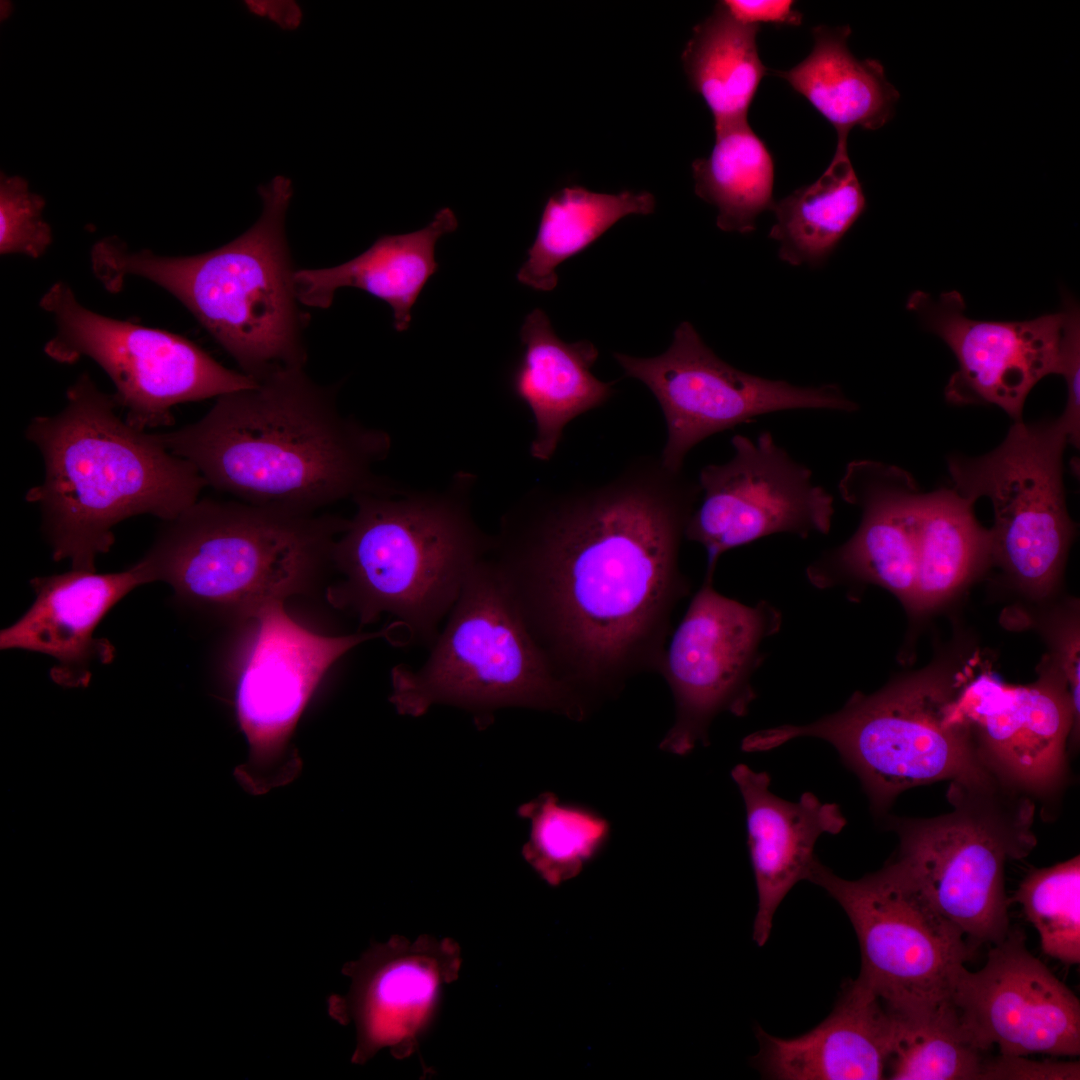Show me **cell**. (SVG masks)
I'll return each mask as SVG.
<instances>
[{"instance_id": "cell-1", "label": "cell", "mask_w": 1080, "mask_h": 1080, "mask_svg": "<svg viewBox=\"0 0 1080 1080\" xmlns=\"http://www.w3.org/2000/svg\"><path fill=\"white\" fill-rule=\"evenodd\" d=\"M697 480L660 455L595 484L538 487L506 511L491 558L546 663L591 708L659 672L672 613L691 590L679 564Z\"/></svg>"}, {"instance_id": "cell-2", "label": "cell", "mask_w": 1080, "mask_h": 1080, "mask_svg": "<svg viewBox=\"0 0 1080 1080\" xmlns=\"http://www.w3.org/2000/svg\"><path fill=\"white\" fill-rule=\"evenodd\" d=\"M336 394L304 367L286 369L219 396L196 422L156 434L207 486L251 504L317 512L401 491L374 470L389 435L343 414Z\"/></svg>"}, {"instance_id": "cell-3", "label": "cell", "mask_w": 1080, "mask_h": 1080, "mask_svg": "<svg viewBox=\"0 0 1080 1080\" xmlns=\"http://www.w3.org/2000/svg\"><path fill=\"white\" fill-rule=\"evenodd\" d=\"M117 406L83 373L63 409L34 417L25 431L44 462L42 483L25 499L40 508L53 559L72 569L95 571L121 521L140 514L170 521L207 486L192 463L118 416Z\"/></svg>"}, {"instance_id": "cell-4", "label": "cell", "mask_w": 1080, "mask_h": 1080, "mask_svg": "<svg viewBox=\"0 0 1080 1080\" xmlns=\"http://www.w3.org/2000/svg\"><path fill=\"white\" fill-rule=\"evenodd\" d=\"M258 193L263 203L259 219L209 252L162 256L131 250L116 236L100 239L91 250L92 271L106 290L119 292L128 276L162 287L257 382L305 366L308 320L296 295L285 231L292 182L278 175L260 185Z\"/></svg>"}, {"instance_id": "cell-5", "label": "cell", "mask_w": 1080, "mask_h": 1080, "mask_svg": "<svg viewBox=\"0 0 1080 1080\" xmlns=\"http://www.w3.org/2000/svg\"><path fill=\"white\" fill-rule=\"evenodd\" d=\"M473 478L460 473L439 492L400 491L355 498L333 549L340 579L327 590L360 627L383 615L399 628L398 645L431 648L493 536L473 518Z\"/></svg>"}, {"instance_id": "cell-6", "label": "cell", "mask_w": 1080, "mask_h": 1080, "mask_svg": "<svg viewBox=\"0 0 1080 1080\" xmlns=\"http://www.w3.org/2000/svg\"><path fill=\"white\" fill-rule=\"evenodd\" d=\"M348 520L240 500H197L165 521L140 559L151 582L184 603L248 621L304 592L326 565Z\"/></svg>"}, {"instance_id": "cell-7", "label": "cell", "mask_w": 1080, "mask_h": 1080, "mask_svg": "<svg viewBox=\"0 0 1080 1080\" xmlns=\"http://www.w3.org/2000/svg\"><path fill=\"white\" fill-rule=\"evenodd\" d=\"M962 690L936 671L899 676L874 693L856 691L841 709L810 723L753 732L741 749L764 752L797 738L822 739L859 778L872 811L882 815L907 789L996 776L978 754Z\"/></svg>"}, {"instance_id": "cell-8", "label": "cell", "mask_w": 1080, "mask_h": 1080, "mask_svg": "<svg viewBox=\"0 0 1080 1080\" xmlns=\"http://www.w3.org/2000/svg\"><path fill=\"white\" fill-rule=\"evenodd\" d=\"M389 697L401 715L435 704L462 708L478 728L505 707L584 720L591 707L552 672L509 602L491 554L471 572L448 620L417 669L391 670Z\"/></svg>"}, {"instance_id": "cell-9", "label": "cell", "mask_w": 1080, "mask_h": 1080, "mask_svg": "<svg viewBox=\"0 0 1080 1080\" xmlns=\"http://www.w3.org/2000/svg\"><path fill=\"white\" fill-rule=\"evenodd\" d=\"M233 685V707L246 738L245 761L234 772L252 795L292 782L302 759L292 740L297 724L329 669L357 645L378 637L393 642L397 626L375 633L323 635L286 611L283 601L259 609Z\"/></svg>"}, {"instance_id": "cell-10", "label": "cell", "mask_w": 1080, "mask_h": 1080, "mask_svg": "<svg viewBox=\"0 0 1080 1080\" xmlns=\"http://www.w3.org/2000/svg\"><path fill=\"white\" fill-rule=\"evenodd\" d=\"M39 304L56 325L44 352L60 363L82 357L97 363L116 388L114 398L126 411L125 420L137 429L170 426L171 410L178 404L257 385L178 334L86 308L63 281L54 283Z\"/></svg>"}, {"instance_id": "cell-11", "label": "cell", "mask_w": 1080, "mask_h": 1080, "mask_svg": "<svg viewBox=\"0 0 1080 1080\" xmlns=\"http://www.w3.org/2000/svg\"><path fill=\"white\" fill-rule=\"evenodd\" d=\"M1067 443L1058 419L1020 420L988 454L948 459L953 489L973 501L985 496L992 503L991 560L1034 596L1053 588L1074 531L1062 480Z\"/></svg>"}, {"instance_id": "cell-12", "label": "cell", "mask_w": 1080, "mask_h": 1080, "mask_svg": "<svg viewBox=\"0 0 1080 1080\" xmlns=\"http://www.w3.org/2000/svg\"><path fill=\"white\" fill-rule=\"evenodd\" d=\"M808 881L822 887L847 914L861 952L859 978L892 1012L950 1000L969 957L963 932L891 864L846 880L814 861Z\"/></svg>"}, {"instance_id": "cell-13", "label": "cell", "mask_w": 1080, "mask_h": 1080, "mask_svg": "<svg viewBox=\"0 0 1080 1080\" xmlns=\"http://www.w3.org/2000/svg\"><path fill=\"white\" fill-rule=\"evenodd\" d=\"M624 375L641 381L662 410L667 439L665 467L683 470L703 440L756 418L787 410L851 413L858 405L834 383L796 386L743 372L719 358L689 322L675 329L669 348L655 357L614 353Z\"/></svg>"}, {"instance_id": "cell-14", "label": "cell", "mask_w": 1080, "mask_h": 1080, "mask_svg": "<svg viewBox=\"0 0 1080 1080\" xmlns=\"http://www.w3.org/2000/svg\"><path fill=\"white\" fill-rule=\"evenodd\" d=\"M704 579L666 648L659 672L675 702V720L659 748L684 756L709 745L714 718L748 714L757 698L752 678L763 664V642L776 635L781 611L766 600L746 605Z\"/></svg>"}, {"instance_id": "cell-15", "label": "cell", "mask_w": 1080, "mask_h": 1080, "mask_svg": "<svg viewBox=\"0 0 1080 1080\" xmlns=\"http://www.w3.org/2000/svg\"><path fill=\"white\" fill-rule=\"evenodd\" d=\"M733 456L701 469L700 500L685 538L707 553L704 579L714 580L719 558L761 538L788 533L802 539L828 534L835 512L830 492L813 482L812 471L796 461L768 432L754 441L731 438Z\"/></svg>"}, {"instance_id": "cell-16", "label": "cell", "mask_w": 1080, "mask_h": 1080, "mask_svg": "<svg viewBox=\"0 0 1080 1080\" xmlns=\"http://www.w3.org/2000/svg\"><path fill=\"white\" fill-rule=\"evenodd\" d=\"M461 963L454 940L431 935L414 940L396 935L347 963L342 973L350 979L349 989L329 998L328 1012L355 1029L352 1063L365 1064L381 1050L399 1060L413 1055Z\"/></svg>"}, {"instance_id": "cell-17", "label": "cell", "mask_w": 1080, "mask_h": 1080, "mask_svg": "<svg viewBox=\"0 0 1080 1080\" xmlns=\"http://www.w3.org/2000/svg\"><path fill=\"white\" fill-rule=\"evenodd\" d=\"M1026 937L1010 928L993 944L985 966L957 971L950 1000L961 1022L983 1051L1000 1054L1080 1053V1002L1026 948Z\"/></svg>"}, {"instance_id": "cell-18", "label": "cell", "mask_w": 1080, "mask_h": 1080, "mask_svg": "<svg viewBox=\"0 0 1080 1080\" xmlns=\"http://www.w3.org/2000/svg\"><path fill=\"white\" fill-rule=\"evenodd\" d=\"M899 836L889 862L975 945L996 944L1010 930L1004 867L1017 852L960 809L931 819L890 817Z\"/></svg>"}, {"instance_id": "cell-19", "label": "cell", "mask_w": 1080, "mask_h": 1080, "mask_svg": "<svg viewBox=\"0 0 1080 1080\" xmlns=\"http://www.w3.org/2000/svg\"><path fill=\"white\" fill-rule=\"evenodd\" d=\"M907 308L955 355L958 369L944 391L950 403L993 404L1020 421L1032 388L1047 375H1060L1062 310L1023 321L976 320L965 314L964 299L956 290L937 298L915 291Z\"/></svg>"}, {"instance_id": "cell-20", "label": "cell", "mask_w": 1080, "mask_h": 1080, "mask_svg": "<svg viewBox=\"0 0 1080 1080\" xmlns=\"http://www.w3.org/2000/svg\"><path fill=\"white\" fill-rule=\"evenodd\" d=\"M838 490L861 510L859 527L807 566V580L820 590L845 588L848 595L860 584L877 585L913 611L922 495L915 479L895 465L856 460L847 465Z\"/></svg>"}, {"instance_id": "cell-21", "label": "cell", "mask_w": 1080, "mask_h": 1080, "mask_svg": "<svg viewBox=\"0 0 1080 1080\" xmlns=\"http://www.w3.org/2000/svg\"><path fill=\"white\" fill-rule=\"evenodd\" d=\"M962 701L978 754L996 776L1024 792L1058 786L1068 735L1079 727L1060 672L1027 686L981 677L964 686Z\"/></svg>"}, {"instance_id": "cell-22", "label": "cell", "mask_w": 1080, "mask_h": 1080, "mask_svg": "<svg viewBox=\"0 0 1080 1080\" xmlns=\"http://www.w3.org/2000/svg\"><path fill=\"white\" fill-rule=\"evenodd\" d=\"M151 583L139 560L126 570L97 574L72 569L34 577L29 609L0 633V648L52 657L51 678L64 686H86L94 664H109L115 647L94 632L103 617L136 587Z\"/></svg>"}, {"instance_id": "cell-23", "label": "cell", "mask_w": 1080, "mask_h": 1080, "mask_svg": "<svg viewBox=\"0 0 1080 1080\" xmlns=\"http://www.w3.org/2000/svg\"><path fill=\"white\" fill-rule=\"evenodd\" d=\"M731 777L744 801L748 847L758 908L753 939L768 941L773 918L782 900L801 880H807L816 860L814 847L823 834L836 835L847 820L839 805L822 802L812 792L792 802L770 790L771 777L746 764H737Z\"/></svg>"}, {"instance_id": "cell-24", "label": "cell", "mask_w": 1080, "mask_h": 1080, "mask_svg": "<svg viewBox=\"0 0 1080 1080\" xmlns=\"http://www.w3.org/2000/svg\"><path fill=\"white\" fill-rule=\"evenodd\" d=\"M758 1031L757 1063L769 1078L878 1080L886 1078L894 1021L876 992L857 977L811 1031L794 1038Z\"/></svg>"}, {"instance_id": "cell-25", "label": "cell", "mask_w": 1080, "mask_h": 1080, "mask_svg": "<svg viewBox=\"0 0 1080 1080\" xmlns=\"http://www.w3.org/2000/svg\"><path fill=\"white\" fill-rule=\"evenodd\" d=\"M520 339L523 353L513 371L511 387L534 418L530 454L548 461L567 424L607 403L614 394V382L601 381L591 372L599 355L592 342L563 341L539 308L525 317Z\"/></svg>"}, {"instance_id": "cell-26", "label": "cell", "mask_w": 1080, "mask_h": 1080, "mask_svg": "<svg viewBox=\"0 0 1080 1080\" xmlns=\"http://www.w3.org/2000/svg\"><path fill=\"white\" fill-rule=\"evenodd\" d=\"M457 227L456 215L445 207L424 228L383 235L366 251L343 264L296 270L297 298L302 306L326 309L338 289L355 287L385 301L393 310L394 328L405 331L418 296L438 270L436 244Z\"/></svg>"}, {"instance_id": "cell-27", "label": "cell", "mask_w": 1080, "mask_h": 1080, "mask_svg": "<svg viewBox=\"0 0 1080 1080\" xmlns=\"http://www.w3.org/2000/svg\"><path fill=\"white\" fill-rule=\"evenodd\" d=\"M849 26L812 29L810 54L787 71H774L836 129L847 136L856 126L876 130L894 115L899 92L873 59L859 60L847 46Z\"/></svg>"}, {"instance_id": "cell-28", "label": "cell", "mask_w": 1080, "mask_h": 1080, "mask_svg": "<svg viewBox=\"0 0 1080 1080\" xmlns=\"http://www.w3.org/2000/svg\"><path fill=\"white\" fill-rule=\"evenodd\" d=\"M866 198L847 151L838 136L834 156L812 184L774 202L776 222L769 238L779 244V258L792 265H823L863 214Z\"/></svg>"}, {"instance_id": "cell-29", "label": "cell", "mask_w": 1080, "mask_h": 1080, "mask_svg": "<svg viewBox=\"0 0 1080 1080\" xmlns=\"http://www.w3.org/2000/svg\"><path fill=\"white\" fill-rule=\"evenodd\" d=\"M760 25L735 18L716 3L710 16L696 25L682 53L691 89L712 113L714 129L747 121V112L767 73L759 58L756 36Z\"/></svg>"}, {"instance_id": "cell-30", "label": "cell", "mask_w": 1080, "mask_h": 1080, "mask_svg": "<svg viewBox=\"0 0 1080 1080\" xmlns=\"http://www.w3.org/2000/svg\"><path fill=\"white\" fill-rule=\"evenodd\" d=\"M974 503L955 489L922 493L912 612L941 604L991 561L990 533L976 520Z\"/></svg>"}, {"instance_id": "cell-31", "label": "cell", "mask_w": 1080, "mask_h": 1080, "mask_svg": "<svg viewBox=\"0 0 1080 1080\" xmlns=\"http://www.w3.org/2000/svg\"><path fill=\"white\" fill-rule=\"evenodd\" d=\"M655 205L654 195L647 191L607 194L577 185L556 191L545 203L517 280L536 290H553L561 263L583 251L623 217L651 214Z\"/></svg>"}, {"instance_id": "cell-32", "label": "cell", "mask_w": 1080, "mask_h": 1080, "mask_svg": "<svg viewBox=\"0 0 1080 1080\" xmlns=\"http://www.w3.org/2000/svg\"><path fill=\"white\" fill-rule=\"evenodd\" d=\"M715 135L710 155L692 163L695 193L717 207L719 229L750 233L756 229L757 216L775 202L773 157L747 121L716 130Z\"/></svg>"}, {"instance_id": "cell-33", "label": "cell", "mask_w": 1080, "mask_h": 1080, "mask_svg": "<svg viewBox=\"0 0 1080 1080\" xmlns=\"http://www.w3.org/2000/svg\"><path fill=\"white\" fill-rule=\"evenodd\" d=\"M889 1012L894 1033L886 1078L979 1080L985 1051L973 1041L951 1000L915 1011Z\"/></svg>"}, {"instance_id": "cell-34", "label": "cell", "mask_w": 1080, "mask_h": 1080, "mask_svg": "<svg viewBox=\"0 0 1080 1080\" xmlns=\"http://www.w3.org/2000/svg\"><path fill=\"white\" fill-rule=\"evenodd\" d=\"M530 821V835L522 855L549 885L558 886L576 877L604 848L610 824L585 806L561 802L544 792L517 811Z\"/></svg>"}, {"instance_id": "cell-35", "label": "cell", "mask_w": 1080, "mask_h": 1080, "mask_svg": "<svg viewBox=\"0 0 1080 1080\" xmlns=\"http://www.w3.org/2000/svg\"><path fill=\"white\" fill-rule=\"evenodd\" d=\"M1014 900L1040 936L1043 952L1066 965L1080 962V858L1032 870Z\"/></svg>"}, {"instance_id": "cell-36", "label": "cell", "mask_w": 1080, "mask_h": 1080, "mask_svg": "<svg viewBox=\"0 0 1080 1080\" xmlns=\"http://www.w3.org/2000/svg\"><path fill=\"white\" fill-rule=\"evenodd\" d=\"M45 200L28 189L20 176H0V253L39 258L52 243L51 227L42 219Z\"/></svg>"}, {"instance_id": "cell-37", "label": "cell", "mask_w": 1080, "mask_h": 1080, "mask_svg": "<svg viewBox=\"0 0 1080 1080\" xmlns=\"http://www.w3.org/2000/svg\"><path fill=\"white\" fill-rule=\"evenodd\" d=\"M1062 301L1065 328L1060 375L1064 377L1067 385V404L1058 420L1068 435L1069 443L1078 447L1080 439V314L1078 304L1068 292H1062Z\"/></svg>"}, {"instance_id": "cell-38", "label": "cell", "mask_w": 1080, "mask_h": 1080, "mask_svg": "<svg viewBox=\"0 0 1080 1080\" xmlns=\"http://www.w3.org/2000/svg\"><path fill=\"white\" fill-rule=\"evenodd\" d=\"M1079 1061H1036L1020 1055L985 1058L979 1080H1078Z\"/></svg>"}, {"instance_id": "cell-39", "label": "cell", "mask_w": 1080, "mask_h": 1080, "mask_svg": "<svg viewBox=\"0 0 1080 1080\" xmlns=\"http://www.w3.org/2000/svg\"><path fill=\"white\" fill-rule=\"evenodd\" d=\"M723 3L735 18L747 24L798 26L802 22V14L794 9L793 1L726 0Z\"/></svg>"}, {"instance_id": "cell-40", "label": "cell", "mask_w": 1080, "mask_h": 1080, "mask_svg": "<svg viewBox=\"0 0 1080 1080\" xmlns=\"http://www.w3.org/2000/svg\"><path fill=\"white\" fill-rule=\"evenodd\" d=\"M1060 674L1070 693L1075 719L1079 724V631L1073 626L1059 643Z\"/></svg>"}, {"instance_id": "cell-41", "label": "cell", "mask_w": 1080, "mask_h": 1080, "mask_svg": "<svg viewBox=\"0 0 1080 1080\" xmlns=\"http://www.w3.org/2000/svg\"><path fill=\"white\" fill-rule=\"evenodd\" d=\"M249 8L256 14L268 15L280 26L293 29L302 17L299 6L291 1H247Z\"/></svg>"}]
</instances>
